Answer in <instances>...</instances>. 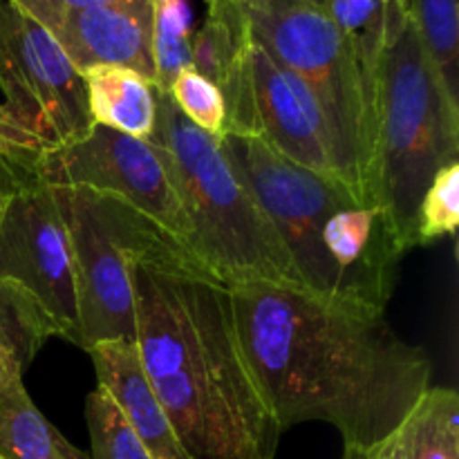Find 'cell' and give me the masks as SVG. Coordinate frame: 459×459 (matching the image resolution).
<instances>
[{"instance_id": "cell-13", "label": "cell", "mask_w": 459, "mask_h": 459, "mask_svg": "<svg viewBox=\"0 0 459 459\" xmlns=\"http://www.w3.org/2000/svg\"><path fill=\"white\" fill-rule=\"evenodd\" d=\"M97 372L99 388L110 394L133 433L152 459H188L161 408L134 341H101L88 350Z\"/></svg>"}, {"instance_id": "cell-5", "label": "cell", "mask_w": 459, "mask_h": 459, "mask_svg": "<svg viewBox=\"0 0 459 459\" xmlns=\"http://www.w3.org/2000/svg\"><path fill=\"white\" fill-rule=\"evenodd\" d=\"M238 7L251 39L321 103L352 195L363 206H379L375 74L361 65L348 36L332 21L327 0H269Z\"/></svg>"}, {"instance_id": "cell-11", "label": "cell", "mask_w": 459, "mask_h": 459, "mask_svg": "<svg viewBox=\"0 0 459 459\" xmlns=\"http://www.w3.org/2000/svg\"><path fill=\"white\" fill-rule=\"evenodd\" d=\"M249 79L255 137L294 164L345 184L334 134L321 103L299 76L278 65L251 36Z\"/></svg>"}, {"instance_id": "cell-14", "label": "cell", "mask_w": 459, "mask_h": 459, "mask_svg": "<svg viewBox=\"0 0 459 459\" xmlns=\"http://www.w3.org/2000/svg\"><path fill=\"white\" fill-rule=\"evenodd\" d=\"M0 457L90 459L34 406L22 385V366L13 357L0 359Z\"/></svg>"}, {"instance_id": "cell-25", "label": "cell", "mask_w": 459, "mask_h": 459, "mask_svg": "<svg viewBox=\"0 0 459 459\" xmlns=\"http://www.w3.org/2000/svg\"><path fill=\"white\" fill-rule=\"evenodd\" d=\"M16 4L21 12L34 18L36 22L45 21V18L54 16V13L65 12H79V9L90 7H108V4H143L152 3V0H9Z\"/></svg>"}, {"instance_id": "cell-17", "label": "cell", "mask_w": 459, "mask_h": 459, "mask_svg": "<svg viewBox=\"0 0 459 459\" xmlns=\"http://www.w3.org/2000/svg\"><path fill=\"white\" fill-rule=\"evenodd\" d=\"M52 336L58 330L39 300L18 282L0 278V359L13 357L25 368Z\"/></svg>"}, {"instance_id": "cell-27", "label": "cell", "mask_w": 459, "mask_h": 459, "mask_svg": "<svg viewBox=\"0 0 459 459\" xmlns=\"http://www.w3.org/2000/svg\"><path fill=\"white\" fill-rule=\"evenodd\" d=\"M343 459H403V453H402V444H399L397 433H394L390 435L384 444H379V446L372 448L370 453H366V455L343 457Z\"/></svg>"}, {"instance_id": "cell-18", "label": "cell", "mask_w": 459, "mask_h": 459, "mask_svg": "<svg viewBox=\"0 0 459 459\" xmlns=\"http://www.w3.org/2000/svg\"><path fill=\"white\" fill-rule=\"evenodd\" d=\"M406 7L439 79L459 103V0H406Z\"/></svg>"}, {"instance_id": "cell-6", "label": "cell", "mask_w": 459, "mask_h": 459, "mask_svg": "<svg viewBox=\"0 0 459 459\" xmlns=\"http://www.w3.org/2000/svg\"><path fill=\"white\" fill-rule=\"evenodd\" d=\"M54 188L74 255L79 348L88 352L101 341H134L130 255L182 245L119 197L81 186Z\"/></svg>"}, {"instance_id": "cell-15", "label": "cell", "mask_w": 459, "mask_h": 459, "mask_svg": "<svg viewBox=\"0 0 459 459\" xmlns=\"http://www.w3.org/2000/svg\"><path fill=\"white\" fill-rule=\"evenodd\" d=\"M94 124L137 139H151L157 124V90L128 67L101 65L83 72Z\"/></svg>"}, {"instance_id": "cell-1", "label": "cell", "mask_w": 459, "mask_h": 459, "mask_svg": "<svg viewBox=\"0 0 459 459\" xmlns=\"http://www.w3.org/2000/svg\"><path fill=\"white\" fill-rule=\"evenodd\" d=\"M231 291L236 327L278 429L325 421L345 455L399 430L430 388L424 348L394 334L385 312L273 285Z\"/></svg>"}, {"instance_id": "cell-30", "label": "cell", "mask_w": 459, "mask_h": 459, "mask_svg": "<svg viewBox=\"0 0 459 459\" xmlns=\"http://www.w3.org/2000/svg\"><path fill=\"white\" fill-rule=\"evenodd\" d=\"M0 459H3V457H0Z\"/></svg>"}, {"instance_id": "cell-29", "label": "cell", "mask_w": 459, "mask_h": 459, "mask_svg": "<svg viewBox=\"0 0 459 459\" xmlns=\"http://www.w3.org/2000/svg\"><path fill=\"white\" fill-rule=\"evenodd\" d=\"M0 115H7V112H4V110H3V106H0Z\"/></svg>"}, {"instance_id": "cell-3", "label": "cell", "mask_w": 459, "mask_h": 459, "mask_svg": "<svg viewBox=\"0 0 459 459\" xmlns=\"http://www.w3.org/2000/svg\"><path fill=\"white\" fill-rule=\"evenodd\" d=\"M148 142L191 222L193 255L211 276L227 287L260 282L309 294L272 220L229 164L222 139L193 126L160 90Z\"/></svg>"}, {"instance_id": "cell-16", "label": "cell", "mask_w": 459, "mask_h": 459, "mask_svg": "<svg viewBox=\"0 0 459 459\" xmlns=\"http://www.w3.org/2000/svg\"><path fill=\"white\" fill-rule=\"evenodd\" d=\"M403 459H459V397L429 388L397 430Z\"/></svg>"}, {"instance_id": "cell-20", "label": "cell", "mask_w": 459, "mask_h": 459, "mask_svg": "<svg viewBox=\"0 0 459 459\" xmlns=\"http://www.w3.org/2000/svg\"><path fill=\"white\" fill-rule=\"evenodd\" d=\"M85 421L92 444L90 459H152L103 388L85 397Z\"/></svg>"}, {"instance_id": "cell-24", "label": "cell", "mask_w": 459, "mask_h": 459, "mask_svg": "<svg viewBox=\"0 0 459 459\" xmlns=\"http://www.w3.org/2000/svg\"><path fill=\"white\" fill-rule=\"evenodd\" d=\"M39 182H43L40 161H27L21 157L0 152V222H3L4 211L9 209L13 197Z\"/></svg>"}, {"instance_id": "cell-12", "label": "cell", "mask_w": 459, "mask_h": 459, "mask_svg": "<svg viewBox=\"0 0 459 459\" xmlns=\"http://www.w3.org/2000/svg\"><path fill=\"white\" fill-rule=\"evenodd\" d=\"M152 12L155 0L143 4H108L54 13L39 25L56 39L81 74L92 67L117 65L137 72L155 85Z\"/></svg>"}, {"instance_id": "cell-2", "label": "cell", "mask_w": 459, "mask_h": 459, "mask_svg": "<svg viewBox=\"0 0 459 459\" xmlns=\"http://www.w3.org/2000/svg\"><path fill=\"white\" fill-rule=\"evenodd\" d=\"M134 345L188 459H273L278 429L231 291L184 247L130 255Z\"/></svg>"}, {"instance_id": "cell-19", "label": "cell", "mask_w": 459, "mask_h": 459, "mask_svg": "<svg viewBox=\"0 0 459 459\" xmlns=\"http://www.w3.org/2000/svg\"><path fill=\"white\" fill-rule=\"evenodd\" d=\"M193 9L188 0H155L152 12V63L155 88L170 92L173 81L191 67Z\"/></svg>"}, {"instance_id": "cell-8", "label": "cell", "mask_w": 459, "mask_h": 459, "mask_svg": "<svg viewBox=\"0 0 459 459\" xmlns=\"http://www.w3.org/2000/svg\"><path fill=\"white\" fill-rule=\"evenodd\" d=\"M0 103L9 119L43 151L67 146L94 126L83 74L52 34L0 0Z\"/></svg>"}, {"instance_id": "cell-22", "label": "cell", "mask_w": 459, "mask_h": 459, "mask_svg": "<svg viewBox=\"0 0 459 459\" xmlns=\"http://www.w3.org/2000/svg\"><path fill=\"white\" fill-rule=\"evenodd\" d=\"M327 9L352 43L361 65L375 74L385 30V0H327Z\"/></svg>"}, {"instance_id": "cell-21", "label": "cell", "mask_w": 459, "mask_h": 459, "mask_svg": "<svg viewBox=\"0 0 459 459\" xmlns=\"http://www.w3.org/2000/svg\"><path fill=\"white\" fill-rule=\"evenodd\" d=\"M459 227V161L444 166L420 202L415 218V247L455 236Z\"/></svg>"}, {"instance_id": "cell-9", "label": "cell", "mask_w": 459, "mask_h": 459, "mask_svg": "<svg viewBox=\"0 0 459 459\" xmlns=\"http://www.w3.org/2000/svg\"><path fill=\"white\" fill-rule=\"evenodd\" d=\"M40 178L49 186H81L128 202L193 254L191 222L160 151L148 139L94 124L85 137L45 151Z\"/></svg>"}, {"instance_id": "cell-7", "label": "cell", "mask_w": 459, "mask_h": 459, "mask_svg": "<svg viewBox=\"0 0 459 459\" xmlns=\"http://www.w3.org/2000/svg\"><path fill=\"white\" fill-rule=\"evenodd\" d=\"M222 148L294 260L312 296L357 305L348 281L323 247V224L350 204H361L341 179L294 164L258 137L224 134Z\"/></svg>"}, {"instance_id": "cell-4", "label": "cell", "mask_w": 459, "mask_h": 459, "mask_svg": "<svg viewBox=\"0 0 459 459\" xmlns=\"http://www.w3.org/2000/svg\"><path fill=\"white\" fill-rule=\"evenodd\" d=\"M377 186L402 254L415 249V218L426 188L459 161V103L439 79L406 0H385L375 65Z\"/></svg>"}, {"instance_id": "cell-26", "label": "cell", "mask_w": 459, "mask_h": 459, "mask_svg": "<svg viewBox=\"0 0 459 459\" xmlns=\"http://www.w3.org/2000/svg\"><path fill=\"white\" fill-rule=\"evenodd\" d=\"M0 152H7V155L21 157L27 161H40L45 151L30 133L18 128L7 115H0Z\"/></svg>"}, {"instance_id": "cell-10", "label": "cell", "mask_w": 459, "mask_h": 459, "mask_svg": "<svg viewBox=\"0 0 459 459\" xmlns=\"http://www.w3.org/2000/svg\"><path fill=\"white\" fill-rule=\"evenodd\" d=\"M0 278L18 282L49 314L58 336L79 345L74 255L56 188L39 182L13 197L0 222Z\"/></svg>"}, {"instance_id": "cell-28", "label": "cell", "mask_w": 459, "mask_h": 459, "mask_svg": "<svg viewBox=\"0 0 459 459\" xmlns=\"http://www.w3.org/2000/svg\"><path fill=\"white\" fill-rule=\"evenodd\" d=\"M206 3H231V4H258V3H269V0H206Z\"/></svg>"}, {"instance_id": "cell-23", "label": "cell", "mask_w": 459, "mask_h": 459, "mask_svg": "<svg viewBox=\"0 0 459 459\" xmlns=\"http://www.w3.org/2000/svg\"><path fill=\"white\" fill-rule=\"evenodd\" d=\"M169 94L178 110L193 126L215 137H224V119H227L224 99L209 79L188 67L173 81Z\"/></svg>"}]
</instances>
